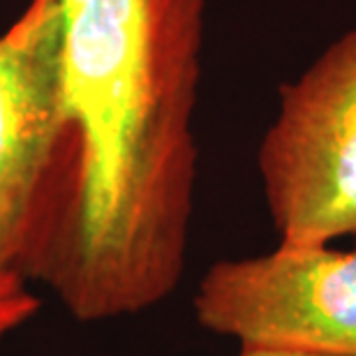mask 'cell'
<instances>
[{
	"instance_id": "obj_1",
	"label": "cell",
	"mask_w": 356,
	"mask_h": 356,
	"mask_svg": "<svg viewBox=\"0 0 356 356\" xmlns=\"http://www.w3.org/2000/svg\"><path fill=\"white\" fill-rule=\"evenodd\" d=\"M74 169L40 282L79 322L176 289L197 181L206 0H60Z\"/></svg>"
},
{
	"instance_id": "obj_2",
	"label": "cell",
	"mask_w": 356,
	"mask_h": 356,
	"mask_svg": "<svg viewBox=\"0 0 356 356\" xmlns=\"http://www.w3.org/2000/svg\"><path fill=\"white\" fill-rule=\"evenodd\" d=\"M72 169L60 0H31L0 35V266L42 277Z\"/></svg>"
},
{
	"instance_id": "obj_3",
	"label": "cell",
	"mask_w": 356,
	"mask_h": 356,
	"mask_svg": "<svg viewBox=\"0 0 356 356\" xmlns=\"http://www.w3.org/2000/svg\"><path fill=\"white\" fill-rule=\"evenodd\" d=\"M257 169L277 243L356 236V26L280 86Z\"/></svg>"
},
{
	"instance_id": "obj_4",
	"label": "cell",
	"mask_w": 356,
	"mask_h": 356,
	"mask_svg": "<svg viewBox=\"0 0 356 356\" xmlns=\"http://www.w3.org/2000/svg\"><path fill=\"white\" fill-rule=\"evenodd\" d=\"M206 331L250 347L356 356V250L284 245L220 259L197 284Z\"/></svg>"
},
{
	"instance_id": "obj_5",
	"label": "cell",
	"mask_w": 356,
	"mask_h": 356,
	"mask_svg": "<svg viewBox=\"0 0 356 356\" xmlns=\"http://www.w3.org/2000/svg\"><path fill=\"white\" fill-rule=\"evenodd\" d=\"M31 280L10 266H0V338L38 315L42 303L33 294Z\"/></svg>"
},
{
	"instance_id": "obj_6",
	"label": "cell",
	"mask_w": 356,
	"mask_h": 356,
	"mask_svg": "<svg viewBox=\"0 0 356 356\" xmlns=\"http://www.w3.org/2000/svg\"><path fill=\"white\" fill-rule=\"evenodd\" d=\"M238 356H322V354L301 352V350H287V347H250V345H241Z\"/></svg>"
}]
</instances>
